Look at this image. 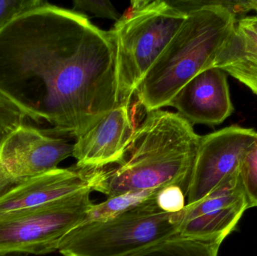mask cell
Masks as SVG:
<instances>
[{
	"mask_svg": "<svg viewBox=\"0 0 257 256\" xmlns=\"http://www.w3.org/2000/svg\"><path fill=\"white\" fill-rule=\"evenodd\" d=\"M0 92L58 136L82 135L120 105L111 30L45 1L0 28Z\"/></svg>",
	"mask_w": 257,
	"mask_h": 256,
	"instance_id": "obj_1",
	"label": "cell"
},
{
	"mask_svg": "<svg viewBox=\"0 0 257 256\" xmlns=\"http://www.w3.org/2000/svg\"><path fill=\"white\" fill-rule=\"evenodd\" d=\"M146 114L123 161L106 169L102 193L107 198L172 185L180 186L186 196L202 136L178 113L160 109Z\"/></svg>",
	"mask_w": 257,
	"mask_h": 256,
	"instance_id": "obj_2",
	"label": "cell"
},
{
	"mask_svg": "<svg viewBox=\"0 0 257 256\" xmlns=\"http://www.w3.org/2000/svg\"><path fill=\"white\" fill-rule=\"evenodd\" d=\"M195 9L139 84L135 96L150 111L169 106L179 90L212 67L220 48L236 25L232 1L194 0Z\"/></svg>",
	"mask_w": 257,
	"mask_h": 256,
	"instance_id": "obj_3",
	"label": "cell"
},
{
	"mask_svg": "<svg viewBox=\"0 0 257 256\" xmlns=\"http://www.w3.org/2000/svg\"><path fill=\"white\" fill-rule=\"evenodd\" d=\"M187 14L169 1L136 0L111 32L117 51L120 105H130L139 84L164 51Z\"/></svg>",
	"mask_w": 257,
	"mask_h": 256,
	"instance_id": "obj_4",
	"label": "cell"
},
{
	"mask_svg": "<svg viewBox=\"0 0 257 256\" xmlns=\"http://www.w3.org/2000/svg\"><path fill=\"white\" fill-rule=\"evenodd\" d=\"M155 199L108 220L78 225L63 239L59 252L63 256H126L178 234L185 210L163 211Z\"/></svg>",
	"mask_w": 257,
	"mask_h": 256,
	"instance_id": "obj_5",
	"label": "cell"
},
{
	"mask_svg": "<svg viewBox=\"0 0 257 256\" xmlns=\"http://www.w3.org/2000/svg\"><path fill=\"white\" fill-rule=\"evenodd\" d=\"M90 192L36 208L0 214V255H46L81 225L94 206Z\"/></svg>",
	"mask_w": 257,
	"mask_h": 256,
	"instance_id": "obj_6",
	"label": "cell"
},
{
	"mask_svg": "<svg viewBox=\"0 0 257 256\" xmlns=\"http://www.w3.org/2000/svg\"><path fill=\"white\" fill-rule=\"evenodd\" d=\"M256 133L253 129L231 126L202 136L186 205L198 202L225 180L239 174L241 161Z\"/></svg>",
	"mask_w": 257,
	"mask_h": 256,
	"instance_id": "obj_7",
	"label": "cell"
},
{
	"mask_svg": "<svg viewBox=\"0 0 257 256\" xmlns=\"http://www.w3.org/2000/svg\"><path fill=\"white\" fill-rule=\"evenodd\" d=\"M105 168H55L0 195V214L47 205L81 192H102Z\"/></svg>",
	"mask_w": 257,
	"mask_h": 256,
	"instance_id": "obj_8",
	"label": "cell"
},
{
	"mask_svg": "<svg viewBox=\"0 0 257 256\" xmlns=\"http://www.w3.org/2000/svg\"><path fill=\"white\" fill-rule=\"evenodd\" d=\"M248 208L239 174L227 179L200 201L186 205L178 228L181 236L229 234Z\"/></svg>",
	"mask_w": 257,
	"mask_h": 256,
	"instance_id": "obj_9",
	"label": "cell"
},
{
	"mask_svg": "<svg viewBox=\"0 0 257 256\" xmlns=\"http://www.w3.org/2000/svg\"><path fill=\"white\" fill-rule=\"evenodd\" d=\"M130 108L128 104H121L77 137L72 152L76 166L105 168L123 161L136 127Z\"/></svg>",
	"mask_w": 257,
	"mask_h": 256,
	"instance_id": "obj_10",
	"label": "cell"
},
{
	"mask_svg": "<svg viewBox=\"0 0 257 256\" xmlns=\"http://www.w3.org/2000/svg\"><path fill=\"white\" fill-rule=\"evenodd\" d=\"M169 106L193 126L220 124L234 111L226 72L214 66L205 69L179 90Z\"/></svg>",
	"mask_w": 257,
	"mask_h": 256,
	"instance_id": "obj_11",
	"label": "cell"
},
{
	"mask_svg": "<svg viewBox=\"0 0 257 256\" xmlns=\"http://www.w3.org/2000/svg\"><path fill=\"white\" fill-rule=\"evenodd\" d=\"M73 145L48 129L25 124L0 138V155L15 161L30 179L58 168L72 156Z\"/></svg>",
	"mask_w": 257,
	"mask_h": 256,
	"instance_id": "obj_12",
	"label": "cell"
},
{
	"mask_svg": "<svg viewBox=\"0 0 257 256\" xmlns=\"http://www.w3.org/2000/svg\"><path fill=\"white\" fill-rule=\"evenodd\" d=\"M213 66L247 86L257 96V33L236 23Z\"/></svg>",
	"mask_w": 257,
	"mask_h": 256,
	"instance_id": "obj_13",
	"label": "cell"
},
{
	"mask_svg": "<svg viewBox=\"0 0 257 256\" xmlns=\"http://www.w3.org/2000/svg\"><path fill=\"white\" fill-rule=\"evenodd\" d=\"M226 234L181 236L176 234L126 256H218Z\"/></svg>",
	"mask_w": 257,
	"mask_h": 256,
	"instance_id": "obj_14",
	"label": "cell"
},
{
	"mask_svg": "<svg viewBox=\"0 0 257 256\" xmlns=\"http://www.w3.org/2000/svg\"><path fill=\"white\" fill-rule=\"evenodd\" d=\"M163 188L151 190L134 191L108 198L104 202L94 204L81 224L108 220L124 212L143 205L155 199L157 194Z\"/></svg>",
	"mask_w": 257,
	"mask_h": 256,
	"instance_id": "obj_15",
	"label": "cell"
},
{
	"mask_svg": "<svg viewBox=\"0 0 257 256\" xmlns=\"http://www.w3.org/2000/svg\"><path fill=\"white\" fill-rule=\"evenodd\" d=\"M239 177L248 208H257V132L241 161Z\"/></svg>",
	"mask_w": 257,
	"mask_h": 256,
	"instance_id": "obj_16",
	"label": "cell"
},
{
	"mask_svg": "<svg viewBox=\"0 0 257 256\" xmlns=\"http://www.w3.org/2000/svg\"><path fill=\"white\" fill-rule=\"evenodd\" d=\"M27 120L25 113L0 92V138L27 124Z\"/></svg>",
	"mask_w": 257,
	"mask_h": 256,
	"instance_id": "obj_17",
	"label": "cell"
},
{
	"mask_svg": "<svg viewBox=\"0 0 257 256\" xmlns=\"http://www.w3.org/2000/svg\"><path fill=\"white\" fill-rule=\"evenodd\" d=\"M72 10L84 15L90 14L96 18L113 20L116 22L121 17L112 3L106 0H75Z\"/></svg>",
	"mask_w": 257,
	"mask_h": 256,
	"instance_id": "obj_18",
	"label": "cell"
},
{
	"mask_svg": "<svg viewBox=\"0 0 257 256\" xmlns=\"http://www.w3.org/2000/svg\"><path fill=\"white\" fill-rule=\"evenodd\" d=\"M186 196L180 186L172 185L163 188L156 197V204L159 208L167 213L181 212L186 207Z\"/></svg>",
	"mask_w": 257,
	"mask_h": 256,
	"instance_id": "obj_19",
	"label": "cell"
},
{
	"mask_svg": "<svg viewBox=\"0 0 257 256\" xmlns=\"http://www.w3.org/2000/svg\"><path fill=\"white\" fill-rule=\"evenodd\" d=\"M44 0H0V28L11 18L43 4Z\"/></svg>",
	"mask_w": 257,
	"mask_h": 256,
	"instance_id": "obj_20",
	"label": "cell"
},
{
	"mask_svg": "<svg viewBox=\"0 0 257 256\" xmlns=\"http://www.w3.org/2000/svg\"><path fill=\"white\" fill-rule=\"evenodd\" d=\"M255 11L257 12V0H240L235 1V15L243 12L247 13L250 11Z\"/></svg>",
	"mask_w": 257,
	"mask_h": 256,
	"instance_id": "obj_21",
	"label": "cell"
},
{
	"mask_svg": "<svg viewBox=\"0 0 257 256\" xmlns=\"http://www.w3.org/2000/svg\"><path fill=\"white\" fill-rule=\"evenodd\" d=\"M237 23L243 27H247V28L253 30L255 33H257V17H244V18L238 20Z\"/></svg>",
	"mask_w": 257,
	"mask_h": 256,
	"instance_id": "obj_22",
	"label": "cell"
},
{
	"mask_svg": "<svg viewBox=\"0 0 257 256\" xmlns=\"http://www.w3.org/2000/svg\"><path fill=\"white\" fill-rule=\"evenodd\" d=\"M0 256H27V255H25V254L13 253V254H7V255H2Z\"/></svg>",
	"mask_w": 257,
	"mask_h": 256,
	"instance_id": "obj_23",
	"label": "cell"
}]
</instances>
